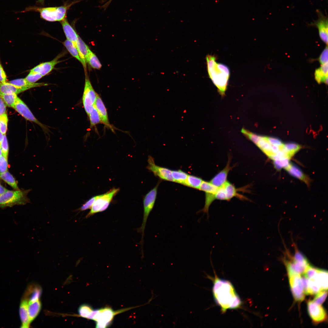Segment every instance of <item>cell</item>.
<instances>
[{"mask_svg":"<svg viewBox=\"0 0 328 328\" xmlns=\"http://www.w3.org/2000/svg\"><path fill=\"white\" fill-rule=\"evenodd\" d=\"M287 253L290 259L285 260V263L288 274H304L310 265L306 258L297 249L293 256L290 257L289 253Z\"/></svg>","mask_w":328,"mask_h":328,"instance_id":"ba28073f","label":"cell"},{"mask_svg":"<svg viewBox=\"0 0 328 328\" xmlns=\"http://www.w3.org/2000/svg\"><path fill=\"white\" fill-rule=\"evenodd\" d=\"M64 45L70 53L82 63L77 49L73 44L71 41L67 39L64 42Z\"/></svg>","mask_w":328,"mask_h":328,"instance_id":"e575fe53","label":"cell"},{"mask_svg":"<svg viewBox=\"0 0 328 328\" xmlns=\"http://www.w3.org/2000/svg\"><path fill=\"white\" fill-rule=\"evenodd\" d=\"M218 188L210 182L203 180L200 185L199 190L204 191L205 193L214 194Z\"/></svg>","mask_w":328,"mask_h":328,"instance_id":"f35d334b","label":"cell"},{"mask_svg":"<svg viewBox=\"0 0 328 328\" xmlns=\"http://www.w3.org/2000/svg\"><path fill=\"white\" fill-rule=\"evenodd\" d=\"M41 292V288L39 286L36 285L29 287L26 293L28 296L29 295V302H33L39 300Z\"/></svg>","mask_w":328,"mask_h":328,"instance_id":"f1b7e54d","label":"cell"},{"mask_svg":"<svg viewBox=\"0 0 328 328\" xmlns=\"http://www.w3.org/2000/svg\"><path fill=\"white\" fill-rule=\"evenodd\" d=\"M0 96L2 98L6 105L9 107L13 108L18 98L17 94H0Z\"/></svg>","mask_w":328,"mask_h":328,"instance_id":"74e56055","label":"cell"},{"mask_svg":"<svg viewBox=\"0 0 328 328\" xmlns=\"http://www.w3.org/2000/svg\"><path fill=\"white\" fill-rule=\"evenodd\" d=\"M8 121V117L6 113L0 116V131L3 135L5 134L7 131Z\"/></svg>","mask_w":328,"mask_h":328,"instance_id":"60d3db41","label":"cell"},{"mask_svg":"<svg viewBox=\"0 0 328 328\" xmlns=\"http://www.w3.org/2000/svg\"><path fill=\"white\" fill-rule=\"evenodd\" d=\"M76 47L85 70H86V59L90 49L79 36L76 44Z\"/></svg>","mask_w":328,"mask_h":328,"instance_id":"cb8c5ba5","label":"cell"},{"mask_svg":"<svg viewBox=\"0 0 328 328\" xmlns=\"http://www.w3.org/2000/svg\"><path fill=\"white\" fill-rule=\"evenodd\" d=\"M118 188H113L106 193L99 195L91 208L90 211L86 216L88 218L94 214L103 212L108 207L113 197L118 192Z\"/></svg>","mask_w":328,"mask_h":328,"instance_id":"52a82bcc","label":"cell"},{"mask_svg":"<svg viewBox=\"0 0 328 328\" xmlns=\"http://www.w3.org/2000/svg\"><path fill=\"white\" fill-rule=\"evenodd\" d=\"M0 178L14 189L19 190L17 183L15 179L8 171L0 173Z\"/></svg>","mask_w":328,"mask_h":328,"instance_id":"d6a6232c","label":"cell"},{"mask_svg":"<svg viewBox=\"0 0 328 328\" xmlns=\"http://www.w3.org/2000/svg\"><path fill=\"white\" fill-rule=\"evenodd\" d=\"M206 59L209 77L217 88L219 93L224 96L230 77L229 69L224 64L217 63L214 56L208 55L206 56Z\"/></svg>","mask_w":328,"mask_h":328,"instance_id":"7a4b0ae2","label":"cell"},{"mask_svg":"<svg viewBox=\"0 0 328 328\" xmlns=\"http://www.w3.org/2000/svg\"><path fill=\"white\" fill-rule=\"evenodd\" d=\"M2 155V152L1 149V148L0 147V157H1Z\"/></svg>","mask_w":328,"mask_h":328,"instance_id":"11a10c76","label":"cell"},{"mask_svg":"<svg viewBox=\"0 0 328 328\" xmlns=\"http://www.w3.org/2000/svg\"><path fill=\"white\" fill-rule=\"evenodd\" d=\"M3 134L0 131V147H1V143L3 137Z\"/></svg>","mask_w":328,"mask_h":328,"instance_id":"db71d44e","label":"cell"},{"mask_svg":"<svg viewBox=\"0 0 328 328\" xmlns=\"http://www.w3.org/2000/svg\"><path fill=\"white\" fill-rule=\"evenodd\" d=\"M316 294L313 301L317 304L322 305L325 300L327 296V290H321Z\"/></svg>","mask_w":328,"mask_h":328,"instance_id":"ab89813d","label":"cell"},{"mask_svg":"<svg viewBox=\"0 0 328 328\" xmlns=\"http://www.w3.org/2000/svg\"><path fill=\"white\" fill-rule=\"evenodd\" d=\"M307 309L309 316L314 322L319 323L326 320V313L321 305L316 304L313 301H309L307 303Z\"/></svg>","mask_w":328,"mask_h":328,"instance_id":"4fadbf2b","label":"cell"},{"mask_svg":"<svg viewBox=\"0 0 328 328\" xmlns=\"http://www.w3.org/2000/svg\"><path fill=\"white\" fill-rule=\"evenodd\" d=\"M58 59L59 56H57L51 61L40 63L32 69L30 72L39 73L43 77L50 73L60 62Z\"/></svg>","mask_w":328,"mask_h":328,"instance_id":"2e32d148","label":"cell"},{"mask_svg":"<svg viewBox=\"0 0 328 328\" xmlns=\"http://www.w3.org/2000/svg\"><path fill=\"white\" fill-rule=\"evenodd\" d=\"M160 183L159 182L156 186L145 196L143 199V214L142 222L141 227L138 228L137 230L138 232L140 233L141 235L140 243L142 251H143L144 231L147 221L149 215L154 207L156 198L158 188Z\"/></svg>","mask_w":328,"mask_h":328,"instance_id":"277c9868","label":"cell"},{"mask_svg":"<svg viewBox=\"0 0 328 328\" xmlns=\"http://www.w3.org/2000/svg\"><path fill=\"white\" fill-rule=\"evenodd\" d=\"M231 160L229 158L227 164L224 169L217 174L210 182L217 188L224 185L227 181L228 173L233 167L230 166Z\"/></svg>","mask_w":328,"mask_h":328,"instance_id":"9a60e30c","label":"cell"},{"mask_svg":"<svg viewBox=\"0 0 328 328\" xmlns=\"http://www.w3.org/2000/svg\"><path fill=\"white\" fill-rule=\"evenodd\" d=\"M6 76L3 69L0 63V82L4 83L6 82Z\"/></svg>","mask_w":328,"mask_h":328,"instance_id":"f907efd6","label":"cell"},{"mask_svg":"<svg viewBox=\"0 0 328 328\" xmlns=\"http://www.w3.org/2000/svg\"><path fill=\"white\" fill-rule=\"evenodd\" d=\"M88 116L89 118L91 127H93L101 122L94 105L91 108Z\"/></svg>","mask_w":328,"mask_h":328,"instance_id":"d590c367","label":"cell"},{"mask_svg":"<svg viewBox=\"0 0 328 328\" xmlns=\"http://www.w3.org/2000/svg\"><path fill=\"white\" fill-rule=\"evenodd\" d=\"M1 148L3 155L8 159L9 149L7 138L5 134L3 135L1 143Z\"/></svg>","mask_w":328,"mask_h":328,"instance_id":"7bdbcfd3","label":"cell"},{"mask_svg":"<svg viewBox=\"0 0 328 328\" xmlns=\"http://www.w3.org/2000/svg\"><path fill=\"white\" fill-rule=\"evenodd\" d=\"M41 303L39 299L33 302H29L28 311L30 323L37 316L41 310Z\"/></svg>","mask_w":328,"mask_h":328,"instance_id":"83f0119b","label":"cell"},{"mask_svg":"<svg viewBox=\"0 0 328 328\" xmlns=\"http://www.w3.org/2000/svg\"><path fill=\"white\" fill-rule=\"evenodd\" d=\"M94 310L90 305L84 304L79 307L78 312L81 317L90 319Z\"/></svg>","mask_w":328,"mask_h":328,"instance_id":"8d00e7d4","label":"cell"},{"mask_svg":"<svg viewBox=\"0 0 328 328\" xmlns=\"http://www.w3.org/2000/svg\"><path fill=\"white\" fill-rule=\"evenodd\" d=\"M315 281L321 287L322 290H327L328 272L324 270L317 269L313 278H311Z\"/></svg>","mask_w":328,"mask_h":328,"instance_id":"ffe728a7","label":"cell"},{"mask_svg":"<svg viewBox=\"0 0 328 328\" xmlns=\"http://www.w3.org/2000/svg\"><path fill=\"white\" fill-rule=\"evenodd\" d=\"M8 190L0 184V196Z\"/></svg>","mask_w":328,"mask_h":328,"instance_id":"816d5d0a","label":"cell"},{"mask_svg":"<svg viewBox=\"0 0 328 328\" xmlns=\"http://www.w3.org/2000/svg\"><path fill=\"white\" fill-rule=\"evenodd\" d=\"M99 196V195H98L92 197L86 201L79 208L77 209L76 210L82 211L91 209L95 201Z\"/></svg>","mask_w":328,"mask_h":328,"instance_id":"b9f144b4","label":"cell"},{"mask_svg":"<svg viewBox=\"0 0 328 328\" xmlns=\"http://www.w3.org/2000/svg\"><path fill=\"white\" fill-rule=\"evenodd\" d=\"M318 60L321 65L328 63V46H326L321 53Z\"/></svg>","mask_w":328,"mask_h":328,"instance_id":"bcb514c9","label":"cell"},{"mask_svg":"<svg viewBox=\"0 0 328 328\" xmlns=\"http://www.w3.org/2000/svg\"><path fill=\"white\" fill-rule=\"evenodd\" d=\"M285 169L290 174L303 181L307 185L309 184V178L296 166L290 163Z\"/></svg>","mask_w":328,"mask_h":328,"instance_id":"7402d4cb","label":"cell"},{"mask_svg":"<svg viewBox=\"0 0 328 328\" xmlns=\"http://www.w3.org/2000/svg\"><path fill=\"white\" fill-rule=\"evenodd\" d=\"M78 2L74 1L60 6L42 7L32 6L26 8L24 12L33 11L39 12L40 18L50 22H61L66 18L67 12L70 7Z\"/></svg>","mask_w":328,"mask_h":328,"instance_id":"3957f363","label":"cell"},{"mask_svg":"<svg viewBox=\"0 0 328 328\" xmlns=\"http://www.w3.org/2000/svg\"><path fill=\"white\" fill-rule=\"evenodd\" d=\"M289 159H284L274 160V164L275 167L278 169L282 168L285 169L290 164Z\"/></svg>","mask_w":328,"mask_h":328,"instance_id":"ee69618b","label":"cell"},{"mask_svg":"<svg viewBox=\"0 0 328 328\" xmlns=\"http://www.w3.org/2000/svg\"><path fill=\"white\" fill-rule=\"evenodd\" d=\"M60 23L67 39L71 41L76 47L77 43L79 36L69 23L66 18L60 22Z\"/></svg>","mask_w":328,"mask_h":328,"instance_id":"ac0fdd59","label":"cell"},{"mask_svg":"<svg viewBox=\"0 0 328 328\" xmlns=\"http://www.w3.org/2000/svg\"><path fill=\"white\" fill-rule=\"evenodd\" d=\"M6 106L4 100L0 96V116L5 113Z\"/></svg>","mask_w":328,"mask_h":328,"instance_id":"681fc988","label":"cell"},{"mask_svg":"<svg viewBox=\"0 0 328 328\" xmlns=\"http://www.w3.org/2000/svg\"><path fill=\"white\" fill-rule=\"evenodd\" d=\"M129 309H126L115 311L109 307H106L94 309L92 320L96 322V327L106 328L111 324L116 315Z\"/></svg>","mask_w":328,"mask_h":328,"instance_id":"8992f818","label":"cell"},{"mask_svg":"<svg viewBox=\"0 0 328 328\" xmlns=\"http://www.w3.org/2000/svg\"><path fill=\"white\" fill-rule=\"evenodd\" d=\"M225 193L226 200L229 201L234 197H237L241 200H247L245 197L237 193V190L231 183L227 181L223 186Z\"/></svg>","mask_w":328,"mask_h":328,"instance_id":"d4e9b609","label":"cell"},{"mask_svg":"<svg viewBox=\"0 0 328 328\" xmlns=\"http://www.w3.org/2000/svg\"><path fill=\"white\" fill-rule=\"evenodd\" d=\"M148 162V165L146 168L153 173L155 176L162 180L174 182L172 175V170L156 165L153 158L151 156H149Z\"/></svg>","mask_w":328,"mask_h":328,"instance_id":"7c38bea8","label":"cell"},{"mask_svg":"<svg viewBox=\"0 0 328 328\" xmlns=\"http://www.w3.org/2000/svg\"><path fill=\"white\" fill-rule=\"evenodd\" d=\"M27 90L26 88L17 86L9 83H0V94H17Z\"/></svg>","mask_w":328,"mask_h":328,"instance_id":"44dd1931","label":"cell"},{"mask_svg":"<svg viewBox=\"0 0 328 328\" xmlns=\"http://www.w3.org/2000/svg\"><path fill=\"white\" fill-rule=\"evenodd\" d=\"M30 190H7L0 196V207H11L16 205H24L29 202L27 195Z\"/></svg>","mask_w":328,"mask_h":328,"instance_id":"5b68a950","label":"cell"},{"mask_svg":"<svg viewBox=\"0 0 328 328\" xmlns=\"http://www.w3.org/2000/svg\"><path fill=\"white\" fill-rule=\"evenodd\" d=\"M86 61L93 68L100 69L102 65L96 56L90 50L86 59Z\"/></svg>","mask_w":328,"mask_h":328,"instance_id":"1f68e13d","label":"cell"},{"mask_svg":"<svg viewBox=\"0 0 328 328\" xmlns=\"http://www.w3.org/2000/svg\"><path fill=\"white\" fill-rule=\"evenodd\" d=\"M289 283L292 295L297 301H302L304 299V292L302 277L297 273L288 274Z\"/></svg>","mask_w":328,"mask_h":328,"instance_id":"9c48e42d","label":"cell"},{"mask_svg":"<svg viewBox=\"0 0 328 328\" xmlns=\"http://www.w3.org/2000/svg\"><path fill=\"white\" fill-rule=\"evenodd\" d=\"M318 16L317 19L313 22L308 24V26L315 27L318 30L319 37L326 44H328V17L324 15L319 9L316 10Z\"/></svg>","mask_w":328,"mask_h":328,"instance_id":"8fae6325","label":"cell"},{"mask_svg":"<svg viewBox=\"0 0 328 328\" xmlns=\"http://www.w3.org/2000/svg\"><path fill=\"white\" fill-rule=\"evenodd\" d=\"M44 0H38L36 2V3L38 4L43 5L44 3Z\"/></svg>","mask_w":328,"mask_h":328,"instance_id":"f5cc1de1","label":"cell"},{"mask_svg":"<svg viewBox=\"0 0 328 328\" xmlns=\"http://www.w3.org/2000/svg\"><path fill=\"white\" fill-rule=\"evenodd\" d=\"M43 77V76L39 73L30 72L25 79L29 82L34 83Z\"/></svg>","mask_w":328,"mask_h":328,"instance_id":"f6af8a7d","label":"cell"},{"mask_svg":"<svg viewBox=\"0 0 328 328\" xmlns=\"http://www.w3.org/2000/svg\"><path fill=\"white\" fill-rule=\"evenodd\" d=\"M255 144L266 155L271 158L272 156V145L268 141L266 137L260 136L259 139Z\"/></svg>","mask_w":328,"mask_h":328,"instance_id":"4316f807","label":"cell"},{"mask_svg":"<svg viewBox=\"0 0 328 328\" xmlns=\"http://www.w3.org/2000/svg\"><path fill=\"white\" fill-rule=\"evenodd\" d=\"M9 83L16 86L27 88L46 86L48 85L46 83H30L27 81L25 78L17 79L9 82Z\"/></svg>","mask_w":328,"mask_h":328,"instance_id":"484cf974","label":"cell"},{"mask_svg":"<svg viewBox=\"0 0 328 328\" xmlns=\"http://www.w3.org/2000/svg\"><path fill=\"white\" fill-rule=\"evenodd\" d=\"M266 138L268 142L271 145H276L280 147H282L284 144L279 139L270 137H266Z\"/></svg>","mask_w":328,"mask_h":328,"instance_id":"c3c4849f","label":"cell"},{"mask_svg":"<svg viewBox=\"0 0 328 328\" xmlns=\"http://www.w3.org/2000/svg\"><path fill=\"white\" fill-rule=\"evenodd\" d=\"M13 108L27 120L36 123L44 130L46 129V127L35 117L28 106L19 97Z\"/></svg>","mask_w":328,"mask_h":328,"instance_id":"5bb4252c","label":"cell"},{"mask_svg":"<svg viewBox=\"0 0 328 328\" xmlns=\"http://www.w3.org/2000/svg\"><path fill=\"white\" fill-rule=\"evenodd\" d=\"M212 292L214 300L223 312L227 309H236L241 304L239 296L231 283L217 275L213 279Z\"/></svg>","mask_w":328,"mask_h":328,"instance_id":"6da1fadb","label":"cell"},{"mask_svg":"<svg viewBox=\"0 0 328 328\" xmlns=\"http://www.w3.org/2000/svg\"><path fill=\"white\" fill-rule=\"evenodd\" d=\"M172 175L174 182L185 185L188 176L187 173L179 169L172 170Z\"/></svg>","mask_w":328,"mask_h":328,"instance_id":"4dcf8cb0","label":"cell"},{"mask_svg":"<svg viewBox=\"0 0 328 328\" xmlns=\"http://www.w3.org/2000/svg\"><path fill=\"white\" fill-rule=\"evenodd\" d=\"M298 145L294 143H288L283 144L282 149L287 153L290 159L300 149Z\"/></svg>","mask_w":328,"mask_h":328,"instance_id":"836d02e7","label":"cell"},{"mask_svg":"<svg viewBox=\"0 0 328 328\" xmlns=\"http://www.w3.org/2000/svg\"><path fill=\"white\" fill-rule=\"evenodd\" d=\"M328 63L321 65L320 67L316 69L314 72V77L316 80L319 84L323 83L328 84Z\"/></svg>","mask_w":328,"mask_h":328,"instance_id":"603a6c76","label":"cell"},{"mask_svg":"<svg viewBox=\"0 0 328 328\" xmlns=\"http://www.w3.org/2000/svg\"><path fill=\"white\" fill-rule=\"evenodd\" d=\"M203 181L202 179L200 177L188 175L185 185L199 190L200 185Z\"/></svg>","mask_w":328,"mask_h":328,"instance_id":"f546056e","label":"cell"},{"mask_svg":"<svg viewBox=\"0 0 328 328\" xmlns=\"http://www.w3.org/2000/svg\"><path fill=\"white\" fill-rule=\"evenodd\" d=\"M8 159L2 155L0 157V173L5 172L8 168Z\"/></svg>","mask_w":328,"mask_h":328,"instance_id":"7dc6e473","label":"cell"},{"mask_svg":"<svg viewBox=\"0 0 328 328\" xmlns=\"http://www.w3.org/2000/svg\"><path fill=\"white\" fill-rule=\"evenodd\" d=\"M28 304L29 302L25 299L22 300L20 305L19 315L22 323V328L29 327L30 323L28 315Z\"/></svg>","mask_w":328,"mask_h":328,"instance_id":"d6986e66","label":"cell"},{"mask_svg":"<svg viewBox=\"0 0 328 328\" xmlns=\"http://www.w3.org/2000/svg\"><path fill=\"white\" fill-rule=\"evenodd\" d=\"M94 105L97 110L101 121L107 127L111 128L109 122L108 113L101 98L97 94Z\"/></svg>","mask_w":328,"mask_h":328,"instance_id":"e0dca14e","label":"cell"},{"mask_svg":"<svg viewBox=\"0 0 328 328\" xmlns=\"http://www.w3.org/2000/svg\"><path fill=\"white\" fill-rule=\"evenodd\" d=\"M97 94L94 90L87 76H86L82 97V102L84 110L88 115L94 104Z\"/></svg>","mask_w":328,"mask_h":328,"instance_id":"30bf717a","label":"cell"}]
</instances>
